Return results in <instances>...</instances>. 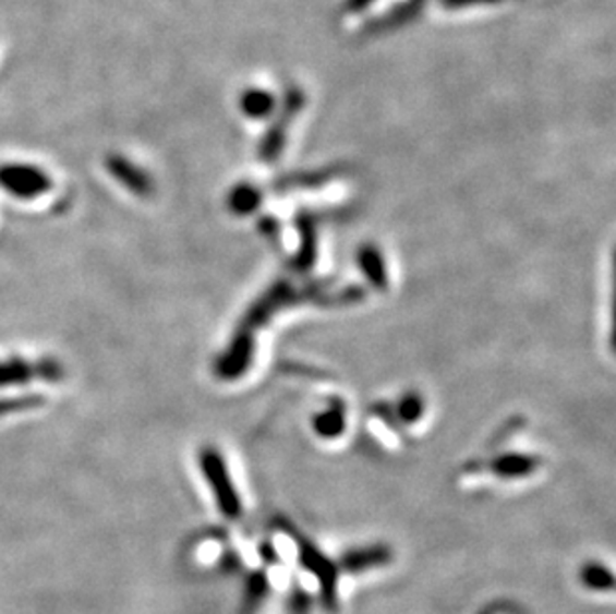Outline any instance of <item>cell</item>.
I'll use <instances>...</instances> for the list:
<instances>
[{
	"mask_svg": "<svg viewBox=\"0 0 616 614\" xmlns=\"http://www.w3.org/2000/svg\"><path fill=\"white\" fill-rule=\"evenodd\" d=\"M52 185V178L35 164H0V188L16 200L45 196Z\"/></svg>",
	"mask_w": 616,
	"mask_h": 614,
	"instance_id": "obj_1",
	"label": "cell"
},
{
	"mask_svg": "<svg viewBox=\"0 0 616 614\" xmlns=\"http://www.w3.org/2000/svg\"><path fill=\"white\" fill-rule=\"evenodd\" d=\"M200 467L208 479L209 487L216 495V503L228 519H238L242 515V501L233 487L232 479L228 475V467L224 463L220 453L204 449L200 453Z\"/></svg>",
	"mask_w": 616,
	"mask_h": 614,
	"instance_id": "obj_2",
	"label": "cell"
},
{
	"mask_svg": "<svg viewBox=\"0 0 616 614\" xmlns=\"http://www.w3.org/2000/svg\"><path fill=\"white\" fill-rule=\"evenodd\" d=\"M295 543L300 546V561L303 567L319 580L322 599L329 611H336L338 606V567L327 558L322 551H317L312 543H307L302 537L293 534Z\"/></svg>",
	"mask_w": 616,
	"mask_h": 614,
	"instance_id": "obj_3",
	"label": "cell"
},
{
	"mask_svg": "<svg viewBox=\"0 0 616 614\" xmlns=\"http://www.w3.org/2000/svg\"><path fill=\"white\" fill-rule=\"evenodd\" d=\"M60 377H62V368L57 361L33 363V361L21 360V358L0 361V387L24 385L35 380L57 382Z\"/></svg>",
	"mask_w": 616,
	"mask_h": 614,
	"instance_id": "obj_4",
	"label": "cell"
},
{
	"mask_svg": "<svg viewBox=\"0 0 616 614\" xmlns=\"http://www.w3.org/2000/svg\"><path fill=\"white\" fill-rule=\"evenodd\" d=\"M106 170L134 196L148 197L154 192V182L148 172L122 154H110L106 158Z\"/></svg>",
	"mask_w": 616,
	"mask_h": 614,
	"instance_id": "obj_5",
	"label": "cell"
},
{
	"mask_svg": "<svg viewBox=\"0 0 616 614\" xmlns=\"http://www.w3.org/2000/svg\"><path fill=\"white\" fill-rule=\"evenodd\" d=\"M303 105V96L300 91H291L283 103V115L279 117L278 122L271 127L269 130L268 139L264 140L262 144V156L264 158H274L278 154L281 144H283V139H286V130H288V124L291 122V118L295 117L300 112V108Z\"/></svg>",
	"mask_w": 616,
	"mask_h": 614,
	"instance_id": "obj_6",
	"label": "cell"
},
{
	"mask_svg": "<svg viewBox=\"0 0 616 614\" xmlns=\"http://www.w3.org/2000/svg\"><path fill=\"white\" fill-rule=\"evenodd\" d=\"M394 553L385 545L367 546V549H353L341 556L339 567L346 573H363L370 568L389 565Z\"/></svg>",
	"mask_w": 616,
	"mask_h": 614,
	"instance_id": "obj_7",
	"label": "cell"
},
{
	"mask_svg": "<svg viewBox=\"0 0 616 614\" xmlns=\"http://www.w3.org/2000/svg\"><path fill=\"white\" fill-rule=\"evenodd\" d=\"M581 582L591 589V591H613L615 589V577L611 573V568H606L605 565L601 563H589V565H582Z\"/></svg>",
	"mask_w": 616,
	"mask_h": 614,
	"instance_id": "obj_8",
	"label": "cell"
},
{
	"mask_svg": "<svg viewBox=\"0 0 616 614\" xmlns=\"http://www.w3.org/2000/svg\"><path fill=\"white\" fill-rule=\"evenodd\" d=\"M491 469L500 477H524L535 471V461L524 455H505L491 465Z\"/></svg>",
	"mask_w": 616,
	"mask_h": 614,
	"instance_id": "obj_9",
	"label": "cell"
},
{
	"mask_svg": "<svg viewBox=\"0 0 616 614\" xmlns=\"http://www.w3.org/2000/svg\"><path fill=\"white\" fill-rule=\"evenodd\" d=\"M242 108L247 117H266L274 108V96L266 91H247L242 96Z\"/></svg>",
	"mask_w": 616,
	"mask_h": 614,
	"instance_id": "obj_10",
	"label": "cell"
},
{
	"mask_svg": "<svg viewBox=\"0 0 616 614\" xmlns=\"http://www.w3.org/2000/svg\"><path fill=\"white\" fill-rule=\"evenodd\" d=\"M382 257L375 254L373 250H365L363 255H361V264H363V269L367 272V276L375 281V284H379V286H384L385 284V272L384 266H382V262H379Z\"/></svg>",
	"mask_w": 616,
	"mask_h": 614,
	"instance_id": "obj_11",
	"label": "cell"
},
{
	"mask_svg": "<svg viewBox=\"0 0 616 614\" xmlns=\"http://www.w3.org/2000/svg\"><path fill=\"white\" fill-rule=\"evenodd\" d=\"M230 204L235 212L245 214L256 206V194L250 188H238L230 197Z\"/></svg>",
	"mask_w": 616,
	"mask_h": 614,
	"instance_id": "obj_12",
	"label": "cell"
},
{
	"mask_svg": "<svg viewBox=\"0 0 616 614\" xmlns=\"http://www.w3.org/2000/svg\"><path fill=\"white\" fill-rule=\"evenodd\" d=\"M341 428H343V421L339 413H326L317 421V430L324 433V437H336V433H339Z\"/></svg>",
	"mask_w": 616,
	"mask_h": 614,
	"instance_id": "obj_13",
	"label": "cell"
},
{
	"mask_svg": "<svg viewBox=\"0 0 616 614\" xmlns=\"http://www.w3.org/2000/svg\"><path fill=\"white\" fill-rule=\"evenodd\" d=\"M266 591H268V580L264 577V573H256L247 582V594L252 599H262Z\"/></svg>",
	"mask_w": 616,
	"mask_h": 614,
	"instance_id": "obj_14",
	"label": "cell"
},
{
	"mask_svg": "<svg viewBox=\"0 0 616 614\" xmlns=\"http://www.w3.org/2000/svg\"><path fill=\"white\" fill-rule=\"evenodd\" d=\"M499 0H443L447 9H467V7H478V4H491Z\"/></svg>",
	"mask_w": 616,
	"mask_h": 614,
	"instance_id": "obj_15",
	"label": "cell"
},
{
	"mask_svg": "<svg viewBox=\"0 0 616 614\" xmlns=\"http://www.w3.org/2000/svg\"><path fill=\"white\" fill-rule=\"evenodd\" d=\"M401 411H403V418L413 419L418 418L419 413H421V404H419V399H408V401H403V407H401Z\"/></svg>",
	"mask_w": 616,
	"mask_h": 614,
	"instance_id": "obj_16",
	"label": "cell"
},
{
	"mask_svg": "<svg viewBox=\"0 0 616 614\" xmlns=\"http://www.w3.org/2000/svg\"><path fill=\"white\" fill-rule=\"evenodd\" d=\"M259 555L264 556V558H268L269 563H271V561L276 558L274 549H271V545H266V543H264V545H262V549H259Z\"/></svg>",
	"mask_w": 616,
	"mask_h": 614,
	"instance_id": "obj_17",
	"label": "cell"
}]
</instances>
